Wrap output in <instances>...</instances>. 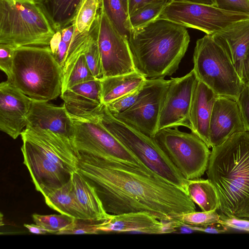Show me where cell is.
Returning <instances> with one entry per match:
<instances>
[{"label": "cell", "instance_id": "6da1fadb", "mask_svg": "<svg viewBox=\"0 0 249 249\" xmlns=\"http://www.w3.org/2000/svg\"><path fill=\"white\" fill-rule=\"evenodd\" d=\"M77 171L95 189L105 211L145 212L163 221L196 211L190 196L148 168L77 152Z\"/></svg>", "mask_w": 249, "mask_h": 249}, {"label": "cell", "instance_id": "7a4b0ae2", "mask_svg": "<svg viewBox=\"0 0 249 249\" xmlns=\"http://www.w3.org/2000/svg\"><path fill=\"white\" fill-rule=\"evenodd\" d=\"M206 173L222 213L249 218V132L234 133L213 147Z\"/></svg>", "mask_w": 249, "mask_h": 249}, {"label": "cell", "instance_id": "3957f363", "mask_svg": "<svg viewBox=\"0 0 249 249\" xmlns=\"http://www.w3.org/2000/svg\"><path fill=\"white\" fill-rule=\"evenodd\" d=\"M189 42L186 27L163 18L131 30L129 39L136 71L147 79L175 73Z\"/></svg>", "mask_w": 249, "mask_h": 249}, {"label": "cell", "instance_id": "277c9868", "mask_svg": "<svg viewBox=\"0 0 249 249\" xmlns=\"http://www.w3.org/2000/svg\"><path fill=\"white\" fill-rule=\"evenodd\" d=\"M62 79V68L49 46H22L15 50L8 82L32 100L48 102L56 98L61 93Z\"/></svg>", "mask_w": 249, "mask_h": 249}, {"label": "cell", "instance_id": "5b68a950", "mask_svg": "<svg viewBox=\"0 0 249 249\" xmlns=\"http://www.w3.org/2000/svg\"><path fill=\"white\" fill-rule=\"evenodd\" d=\"M55 33L35 1L0 0V44L49 46Z\"/></svg>", "mask_w": 249, "mask_h": 249}, {"label": "cell", "instance_id": "8992f818", "mask_svg": "<svg viewBox=\"0 0 249 249\" xmlns=\"http://www.w3.org/2000/svg\"><path fill=\"white\" fill-rule=\"evenodd\" d=\"M103 125L147 168L187 195L185 179L153 137L115 117L105 105L93 111Z\"/></svg>", "mask_w": 249, "mask_h": 249}, {"label": "cell", "instance_id": "52a82bcc", "mask_svg": "<svg viewBox=\"0 0 249 249\" xmlns=\"http://www.w3.org/2000/svg\"><path fill=\"white\" fill-rule=\"evenodd\" d=\"M193 71L218 96L237 100L245 85L223 49L206 35L196 42Z\"/></svg>", "mask_w": 249, "mask_h": 249}, {"label": "cell", "instance_id": "ba28073f", "mask_svg": "<svg viewBox=\"0 0 249 249\" xmlns=\"http://www.w3.org/2000/svg\"><path fill=\"white\" fill-rule=\"evenodd\" d=\"M69 114L74 126L71 142L77 153L148 168L107 129L93 111L79 115Z\"/></svg>", "mask_w": 249, "mask_h": 249}, {"label": "cell", "instance_id": "9c48e42d", "mask_svg": "<svg viewBox=\"0 0 249 249\" xmlns=\"http://www.w3.org/2000/svg\"><path fill=\"white\" fill-rule=\"evenodd\" d=\"M153 138L185 179L200 178L206 171L211 151L192 132L166 128L159 130Z\"/></svg>", "mask_w": 249, "mask_h": 249}, {"label": "cell", "instance_id": "30bf717a", "mask_svg": "<svg viewBox=\"0 0 249 249\" xmlns=\"http://www.w3.org/2000/svg\"><path fill=\"white\" fill-rule=\"evenodd\" d=\"M159 18L212 35L236 22L249 18V13L224 10L214 5L172 1Z\"/></svg>", "mask_w": 249, "mask_h": 249}, {"label": "cell", "instance_id": "8fae6325", "mask_svg": "<svg viewBox=\"0 0 249 249\" xmlns=\"http://www.w3.org/2000/svg\"><path fill=\"white\" fill-rule=\"evenodd\" d=\"M92 27L101 55L103 77L137 71L128 40L116 30L101 8Z\"/></svg>", "mask_w": 249, "mask_h": 249}, {"label": "cell", "instance_id": "7c38bea8", "mask_svg": "<svg viewBox=\"0 0 249 249\" xmlns=\"http://www.w3.org/2000/svg\"><path fill=\"white\" fill-rule=\"evenodd\" d=\"M170 80L146 79L135 104L125 111L112 114L118 119L144 134L154 137L158 125L163 98Z\"/></svg>", "mask_w": 249, "mask_h": 249}, {"label": "cell", "instance_id": "4fadbf2b", "mask_svg": "<svg viewBox=\"0 0 249 249\" xmlns=\"http://www.w3.org/2000/svg\"><path fill=\"white\" fill-rule=\"evenodd\" d=\"M197 78L192 70L186 75L170 79L158 122V131L184 126L190 129V110Z\"/></svg>", "mask_w": 249, "mask_h": 249}, {"label": "cell", "instance_id": "5bb4252c", "mask_svg": "<svg viewBox=\"0 0 249 249\" xmlns=\"http://www.w3.org/2000/svg\"><path fill=\"white\" fill-rule=\"evenodd\" d=\"M20 135L22 140L65 170L71 173L77 171V153L69 138L37 127L26 126Z\"/></svg>", "mask_w": 249, "mask_h": 249}, {"label": "cell", "instance_id": "9a60e30c", "mask_svg": "<svg viewBox=\"0 0 249 249\" xmlns=\"http://www.w3.org/2000/svg\"><path fill=\"white\" fill-rule=\"evenodd\" d=\"M22 141L23 163L36 190L44 197L70 180L72 173L48 159L27 141Z\"/></svg>", "mask_w": 249, "mask_h": 249}, {"label": "cell", "instance_id": "2e32d148", "mask_svg": "<svg viewBox=\"0 0 249 249\" xmlns=\"http://www.w3.org/2000/svg\"><path fill=\"white\" fill-rule=\"evenodd\" d=\"M32 99L8 81L0 84V129L16 139L27 125Z\"/></svg>", "mask_w": 249, "mask_h": 249}, {"label": "cell", "instance_id": "e0dca14e", "mask_svg": "<svg viewBox=\"0 0 249 249\" xmlns=\"http://www.w3.org/2000/svg\"><path fill=\"white\" fill-rule=\"evenodd\" d=\"M99 232L164 234L175 233L173 220L160 221L145 212L110 214L97 228Z\"/></svg>", "mask_w": 249, "mask_h": 249}, {"label": "cell", "instance_id": "ac0fdd59", "mask_svg": "<svg viewBox=\"0 0 249 249\" xmlns=\"http://www.w3.org/2000/svg\"><path fill=\"white\" fill-rule=\"evenodd\" d=\"M246 131L236 100L217 96L210 123L211 147L216 146L234 133Z\"/></svg>", "mask_w": 249, "mask_h": 249}, {"label": "cell", "instance_id": "d6986e66", "mask_svg": "<svg viewBox=\"0 0 249 249\" xmlns=\"http://www.w3.org/2000/svg\"><path fill=\"white\" fill-rule=\"evenodd\" d=\"M26 126L49 130L71 141L74 131L72 120L65 104L58 106L48 101L32 100Z\"/></svg>", "mask_w": 249, "mask_h": 249}, {"label": "cell", "instance_id": "ffe728a7", "mask_svg": "<svg viewBox=\"0 0 249 249\" xmlns=\"http://www.w3.org/2000/svg\"><path fill=\"white\" fill-rule=\"evenodd\" d=\"M211 36L225 51L243 81L244 61L249 48V18L236 22Z\"/></svg>", "mask_w": 249, "mask_h": 249}, {"label": "cell", "instance_id": "44dd1931", "mask_svg": "<svg viewBox=\"0 0 249 249\" xmlns=\"http://www.w3.org/2000/svg\"><path fill=\"white\" fill-rule=\"evenodd\" d=\"M217 96L206 85L197 79L190 110V129L209 148L211 147L210 119L213 106Z\"/></svg>", "mask_w": 249, "mask_h": 249}, {"label": "cell", "instance_id": "7402d4cb", "mask_svg": "<svg viewBox=\"0 0 249 249\" xmlns=\"http://www.w3.org/2000/svg\"><path fill=\"white\" fill-rule=\"evenodd\" d=\"M60 96L70 114L90 112L102 105L100 80L95 78L74 85L62 92Z\"/></svg>", "mask_w": 249, "mask_h": 249}, {"label": "cell", "instance_id": "603a6c76", "mask_svg": "<svg viewBox=\"0 0 249 249\" xmlns=\"http://www.w3.org/2000/svg\"><path fill=\"white\" fill-rule=\"evenodd\" d=\"M71 178L76 200L89 219H107L110 213L105 211L95 188L78 171L71 174Z\"/></svg>", "mask_w": 249, "mask_h": 249}, {"label": "cell", "instance_id": "cb8c5ba5", "mask_svg": "<svg viewBox=\"0 0 249 249\" xmlns=\"http://www.w3.org/2000/svg\"><path fill=\"white\" fill-rule=\"evenodd\" d=\"M137 71L100 79L102 104L114 100L141 87L146 80Z\"/></svg>", "mask_w": 249, "mask_h": 249}, {"label": "cell", "instance_id": "d4e9b609", "mask_svg": "<svg viewBox=\"0 0 249 249\" xmlns=\"http://www.w3.org/2000/svg\"><path fill=\"white\" fill-rule=\"evenodd\" d=\"M82 0H35L55 32L71 24Z\"/></svg>", "mask_w": 249, "mask_h": 249}, {"label": "cell", "instance_id": "484cf974", "mask_svg": "<svg viewBox=\"0 0 249 249\" xmlns=\"http://www.w3.org/2000/svg\"><path fill=\"white\" fill-rule=\"evenodd\" d=\"M44 197L46 204L50 208L61 214L74 218L89 219L76 200L71 178L63 186Z\"/></svg>", "mask_w": 249, "mask_h": 249}, {"label": "cell", "instance_id": "4316f807", "mask_svg": "<svg viewBox=\"0 0 249 249\" xmlns=\"http://www.w3.org/2000/svg\"><path fill=\"white\" fill-rule=\"evenodd\" d=\"M188 195L202 211H216L219 201L216 189L209 179L200 178L187 180Z\"/></svg>", "mask_w": 249, "mask_h": 249}, {"label": "cell", "instance_id": "83f0119b", "mask_svg": "<svg viewBox=\"0 0 249 249\" xmlns=\"http://www.w3.org/2000/svg\"><path fill=\"white\" fill-rule=\"evenodd\" d=\"M101 9L114 27L129 41L131 28L129 15L120 0H100Z\"/></svg>", "mask_w": 249, "mask_h": 249}, {"label": "cell", "instance_id": "f1b7e54d", "mask_svg": "<svg viewBox=\"0 0 249 249\" xmlns=\"http://www.w3.org/2000/svg\"><path fill=\"white\" fill-rule=\"evenodd\" d=\"M100 8V0H82L72 23L74 27V32L80 34L89 33Z\"/></svg>", "mask_w": 249, "mask_h": 249}, {"label": "cell", "instance_id": "f546056e", "mask_svg": "<svg viewBox=\"0 0 249 249\" xmlns=\"http://www.w3.org/2000/svg\"><path fill=\"white\" fill-rule=\"evenodd\" d=\"M173 0H160L147 4L129 16L131 30L142 27L158 18Z\"/></svg>", "mask_w": 249, "mask_h": 249}, {"label": "cell", "instance_id": "4dcf8cb0", "mask_svg": "<svg viewBox=\"0 0 249 249\" xmlns=\"http://www.w3.org/2000/svg\"><path fill=\"white\" fill-rule=\"evenodd\" d=\"M94 79L85 56L82 54L76 60L69 72L63 77L61 93L74 85Z\"/></svg>", "mask_w": 249, "mask_h": 249}, {"label": "cell", "instance_id": "1f68e13d", "mask_svg": "<svg viewBox=\"0 0 249 249\" xmlns=\"http://www.w3.org/2000/svg\"><path fill=\"white\" fill-rule=\"evenodd\" d=\"M32 217L35 224L47 229L50 233L55 234L71 224L74 219L63 214L40 215L34 213Z\"/></svg>", "mask_w": 249, "mask_h": 249}, {"label": "cell", "instance_id": "d6a6232c", "mask_svg": "<svg viewBox=\"0 0 249 249\" xmlns=\"http://www.w3.org/2000/svg\"><path fill=\"white\" fill-rule=\"evenodd\" d=\"M175 220L195 226H204L219 223L220 215L216 211L191 212L177 216Z\"/></svg>", "mask_w": 249, "mask_h": 249}, {"label": "cell", "instance_id": "836d02e7", "mask_svg": "<svg viewBox=\"0 0 249 249\" xmlns=\"http://www.w3.org/2000/svg\"><path fill=\"white\" fill-rule=\"evenodd\" d=\"M91 29L92 37L84 55L88 65L93 76L96 79H100L103 77L101 55L96 35L92 27Z\"/></svg>", "mask_w": 249, "mask_h": 249}, {"label": "cell", "instance_id": "e575fe53", "mask_svg": "<svg viewBox=\"0 0 249 249\" xmlns=\"http://www.w3.org/2000/svg\"><path fill=\"white\" fill-rule=\"evenodd\" d=\"M101 221L90 219L74 218L71 224L56 234H98L99 232L97 228Z\"/></svg>", "mask_w": 249, "mask_h": 249}, {"label": "cell", "instance_id": "d590c367", "mask_svg": "<svg viewBox=\"0 0 249 249\" xmlns=\"http://www.w3.org/2000/svg\"><path fill=\"white\" fill-rule=\"evenodd\" d=\"M143 84L139 88L121 96L106 105L109 112L112 114L119 113L133 106L139 97Z\"/></svg>", "mask_w": 249, "mask_h": 249}, {"label": "cell", "instance_id": "8d00e7d4", "mask_svg": "<svg viewBox=\"0 0 249 249\" xmlns=\"http://www.w3.org/2000/svg\"><path fill=\"white\" fill-rule=\"evenodd\" d=\"M15 49V48L9 45L0 44V69L5 73L8 81H10L12 78Z\"/></svg>", "mask_w": 249, "mask_h": 249}, {"label": "cell", "instance_id": "74e56055", "mask_svg": "<svg viewBox=\"0 0 249 249\" xmlns=\"http://www.w3.org/2000/svg\"><path fill=\"white\" fill-rule=\"evenodd\" d=\"M215 6L224 10L249 13V0H214Z\"/></svg>", "mask_w": 249, "mask_h": 249}, {"label": "cell", "instance_id": "f35d334b", "mask_svg": "<svg viewBox=\"0 0 249 249\" xmlns=\"http://www.w3.org/2000/svg\"><path fill=\"white\" fill-rule=\"evenodd\" d=\"M246 131L249 132V86L245 85L236 100Z\"/></svg>", "mask_w": 249, "mask_h": 249}, {"label": "cell", "instance_id": "ab89813d", "mask_svg": "<svg viewBox=\"0 0 249 249\" xmlns=\"http://www.w3.org/2000/svg\"><path fill=\"white\" fill-rule=\"evenodd\" d=\"M219 223L226 227L249 232V218L228 216L223 213L220 214Z\"/></svg>", "mask_w": 249, "mask_h": 249}, {"label": "cell", "instance_id": "60d3db41", "mask_svg": "<svg viewBox=\"0 0 249 249\" xmlns=\"http://www.w3.org/2000/svg\"><path fill=\"white\" fill-rule=\"evenodd\" d=\"M195 231H202L210 233H220L226 231L227 227L220 223H217L204 226L190 225Z\"/></svg>", "mask_w": 249, "mask_h": 249}, {"label": "cell", "instance_id": "b9f144b4", "mask_svg": "<svg viewBox=\"0 0 249 249\" xmlns=\"http://www.w3.org/2000/svg\"><path fill=\"white\" fill-rule=\"evenodd\" d=\"M160 0H128V12L129 16L142 6Z\"/></svg>", "mask_w": 249, "mask_h": 249}, {"label": "cell", "instance_id": "7bdbcfd3", "mask_svg": "<svg viewBox=\"0 0 249 249\" xmlns=\"http://www.w3.org/2000/svg\"><path fill=\"white\" fill-rule=\"evenodd\" d=\"M60 31L61 34L62 40L66 43L70 48L74 32L73 24L71 23V25L62 29Z\"/></svg>", "mask_w": 249, "mask_h": 249}, {"label": "cell", "instance_id": "ee69618b", "mask_svg": "<svg viewBox=\"0 0 249 249\" xmlns=\"http://www.w3.org/2000/svg\"><path fill=\"white\" fill-rule=\"evenodd\" d=\"M23 226L26 228L31 233L33 234H43L47 233H50L48 230L36 224H24Z\"/></svg>", "mask_w": 249, "mask_h": 249}, {"label": "cell", "instance_id": "f6af8a7d", "mask_svg": "<svg viewBox=\"0 0 249 249\" xmlns=\"http://www.w3.org/2000/svg\"><path fill=\"white\" fill-rule=\"evenodd\" d=\"M61 40L62 38L60 31H59L55 32L54 35L50 41L49 45V47L53 54L56 51Z\"/></svg>", "mask_w": 249, "mask_h": 249}, {"label": "cell", "instance_id": "bcb514c9", "mask_svg": "<svg viewBox=\"0 0 249 249\" xmlns=\"http://www.w3.org/2000/svg\"><path fill=\"white\" fill-rule=\"evenodd\" d=\"M243 81L245 85L249 84V48L244 61Z\"/></svg>", "mask_w": 249, "mask_h": 249}, {"label": "cell", "instance_id": "7dc6e473", "mask_svg": "<svg viewBox=\"0 0 249 249\" xmlns=\"http://www.w3.org/2000/svg\"><path fill=\"white\" fill-rule=\"evenodd\" d=\"M173 1L197 3L215 6L214 0H173Z\"/></svg>", "mask_w": 249, "mask_h": 249}, {"label": "cell", "instance_id": "c3c4849f", "mask_svg": "<svg viewBox=\"0 0 249 249\" xmlns=\"http://www.w3.org/2000/svg\"><path fill=\"white\" fill-rule=\"evenodd\" d=\"M123 3V5L125 10L128 13V0H120Z\"/></svg>", "mask_w": 249, "mask_h": 249}, {"label": "cell", "instance_id": "681fc988", "mask_svg": "<svg viewBox=\"0 0 249 249\" xmlns=\"http://www.w3.org/2000/svg\"><path fill=\"white\" fill-rule=\"evenodd\" d=\"M33 0V1H35V0Z\"/></svg>", "mask_w": 249, "mask_h": 249}, {"label": "cell", "instance_id": "f907efd6", "mask_svg": "<svg viewBox=\"0 0 249 249\" xmlns=\"http://www.w3.org/2000/svg\"><path fill=\"white\" fill-rule=\"evenodd\" d=\"M248 85L249 86V84Z\"/></svg>", "mask_w": 249, "mask_h": 249}]
</instances>
